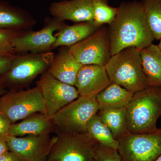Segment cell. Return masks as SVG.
Wrapping results in <instances>:
<instances>
[{
	"mask_svg": "<svg viewBox=\"0 0 161 161\" xmlns=\"http://www.w3.org/2000/svg\"><path fill=\"white\" fill-rule=\"evenodd\" d=\"M108 31L112 56L127 47L143 49L154 40L147 24L142 3L138 1L121 3Z\"/></svg>",
	"mask_w": 161,
	"mask_h": 161,
	"instance_id": "6da1fadb",
	"label": "cell"
},
{
	"mask_svg": "<svg viewBox=\"0 0 161 161\" xmlns=\"http://www.w3.org/2000/svg\"><path fill=\"white\" fill-rule=\"evenodd\" d=\"M161 116V87L149 86L136 92L126 107L128 129L132 133L155 132Z\"/></svg>",
	"mask_w": 161,
	"mask_h": 161,
	"instance_id": "7a4b0ae2",
	"label": "cell"
},
{
	"mask_svg": "<svg viewBox=\"0 0 161 161\" xmlns=\"http://www.w3.org/2000/svg\"><path fill=\"white\" fill-rule=\"evenodd\" d=\"M105 67L111 82L132 93L149 86L140 50L136 47H127L112 55Z\"/></svg>",
	"mask_w": 161,
	"mask_h": 161,
	"instance_id": "3957f363",
	"label": "cell"
},
{
	"mask_svg": "<svg viewBox=\"0 0 161 161\" xmlns=\"http://www.w3.org/2000/svg\"><path fill=\"white\" fill-rule=\"evenodd\" d=\"M99 111L96 97L79 96L52 118L56 131L87 133L89 122Z\"/></svg>",
	"mask_w": 161,
	"mask_h": 161,
	"instance_id": "277c9868",
	"label": "cell"
},
{
	"mask_svg": "<svg viewBox=\"0 0 161 161\" xmlns=\"http://www.w3.org/2000/svg\"><path fill=\"white\" fill-rule=\"evenodd\" d=\"M0 111L14 124L37 112L46 115L47 108L41 91L36 86L8 91L0 99Z\"/></svg>",
	"mask_w": 161,
	"mask_h": 161,
	"instance_id": "5b68a950",
	"label": "cell"
},
{
	"mask_svg": "<svg viewBox=\"0 0 161 161\" xmlns=\"http://www.w3.org/2000/svg\"><path fill=\"white\" fill-rule=\"evenodd\" d=\"M55 132L56 139L46 161H93L97 142L87 133Z\"/></svg>",
	"mask_w": 161,
	"mask_h": 161,
	"instance_id": "8992f818",
	"label": "cell"
},
{
	"mask_svg": "<svg viewBox=\"0 0 161 161\" xmlns=\"http://www.w3.org/2000/svg\"><path fill=\"white\" fill-rule=\"evenodd\" d=\"M118 142L123 161H155L161 154V129L147 133L128 131Z\"/></svg>",
	"mask_w": 161,
	"mask_h": 161,
	"instance_id": "52a82bcc",
	"label": "cell"
},
{
	"mask_svg": "<svg viewBox=\"0 0 161 161\" xmlns=\"http://www.w3.org/2000/svg\"><path fill=\"white\" fill-rule=\"evenodd\" d=\"M53 58L50 53L15 55L10 68L1 77L7 88L19 90L48 69Z\"/></svg>",
	"mask_w": 161,
	"mask_h": 161,
	"instance_id": "ba28073f",
	"label": "cell"
},
{
	"mask_svg": "<svg viewBox=\"0 0 161 161\" xmlns=\"http://www.w3.org/2000/svg\"><path fill=\"white\" fill-rule=\"evenodd\" d=\"M69 50L82 65L105 66L112 56L108 27L101 26L87 37L69 47Z\"/></svg>",
	"mask_w": 161,
	"mask_h": 161,
	"instance_id": "9c48e42d",
	"label": "cell"
},
{
	"mask_svg": "<svg viewBox=\"0 0 161 161\" xmlns=\"http://www.w3.org/2000/svg\"><path fill=\"white\" fill-rule=\"evenodd\" d=\"M37 86L43 95L46 106V115L50 119L79 96L75 86L58 80L48 71L43 73L40 77Z\"/></svg>",
	"mask_w": 161,
	"mask_h": 161,
	"instance_id": "30bf717a",
	"label": "cell"
},
{
	"mask_svg": "<svg viewBox=\"0 0 161 161\" xmlns=\"http://www.w3.org/2000/svg\"><path fill=\"white\" fill-rule=\"evenodd\" d=\"M56 136L49 135H28L21 137L8 135L9 151L24 161H46L54 143Z\"/></svg>",
	"mask_w": 161,
	"mask_h": 161,
	"instance_id": "8fae6325",
	"label": "cell"
},
{
	"mask_svg": "<svg viewBox=\"0 0 161 161\" xmlns=\"http://www.w3.org/2000/svg\"><path fill=\"white\" fill-rule=\"evenodd\" d=\"M63 22L55 19L40 31L25 34L19 33L14 40V53H40L53 47L57 39L54 32L61 29L64 25Z\"/></svg>",
	"mask_w": 161,
	"mask_h": 161,
	"instance_id": "7c38bea8",
	"label": "cell"
},
{
	"mask_svg": "<svg viewBox=\"0 0 161 161\" xmlns=\"http://www.w3.org/2000/svg\"><path fill=\"white\" fill-rule=\"evenodd\" d=\"M111 83L105 67L88 64L80 68L75 86L79 96L96 97Z\"/></svg>",
	"mask_w": 161,
	"mask_h": 161,
	"instance_id": "4fadbf2b",
	"label": "cell"
},
{
	"mask_svg": "<svg viewBox=\"0 0 161 161\" xmlns=\"http://www.w3.org/2000/svg\"><path fill=\"white\" fill-rule=\"evenodd\" d=\"M51 14L61 21L70 20L75 23L94 22V14L91 0H69L52 3Z\"/></svg>",
	"mask_w": 161,
	"mask_h": 161,
	"instance_id": "5bb4252c",
	"label": "cell"
},
{
	"mask_svg": "<svg viewBox=\"0 0 161 161\" xmlns=\"http://www.w3.org/2000/svg\"><path fill=\"white\" fill-rule=\"evenodd\" d=\"M82 65L68 48L62 50L53 58L47 71L58 80L75 86L77 75Z\"/></svg>",
	"mask_w": 161,
	"mask_h": 161,
	"instance_id": "9a60e30c",
	"label": "cell"
},
{
	"mask_svg": "<svg viewBox=\"0 0 161 161\" xmlns=\"http://www.w3.org/2000/svg\"><path fill=\"white\" fill-rule=\"evenodd\" d=\"M56 132L51 119L43 113L37 112L17 123L12 124L9 134L17 137L28 135H49Z\"/></svg>",
	"mask_w": 161,
	"mask_h": 161,
	"instance_id": "2e32d148",
	"label": "cell"
},
{
	"mask_svg": "<svg viewBox=\"0 0 161 161\" xmlns=\"http://www.w3.org/2000/svg\"><path fill=\"white\" fill-rule=\"evenodd\" d=\"M101 26L96 25L94 22L78 23L71 26L64 25L56 37L53 47H69L94 33Z\"/></svg>",
	"mask_w": 161,
	"mask_h": 161,
	"instance_id": "e0dca14e",
	"label": "cell"
},
{
	"mask_svg": "<svg viewBox=\"0 0 161 161\" xmlns=\"http://www.w3.org/2000/svg\"><path fill=\"white\" fill-rule=\"evenodd\" d=\"M140 52L149 86L161 87V50L158 45L152 43Z\"/></svg>",
	"mask_w": 161,
	"mask_h": 161,
	"instance_id": "ac0fdd59",
	"label": "cell"
},
{
	"mask_svg": "<svg viewBox=\"0 0 161 161\" xmlns=\"http://www.w3.org/2000/svg\"><path fill=\"white\" fill-rule=\"evenodd\" d=\"M134 93L112 82L96 96L99 111L125 108Z\"/></svg>",
	"mask_w": 161,
	"mask_h": 161,
	"instance_id": "d6986e66",
	"label": "cell"
},
{
	"mask_svg": "<svg viewBox=\"0 0 161 161\" xmlns=\"http://www.w3.org/2000/svg\"><path fill=\"white\" fill-rule=\"evenodd\" d=\"M24 12L5 2H0V28L18 31L31 24Z\"/></svg>",
	"mask_w": 161,
	"mask_h": 161,
	"instance_id": "ffe728a7",
	"label": "cell"
},
{
	"mask_svg": "<svg viewBox=\"0 0 161 161\" xmlns=\"http://www.w3.org/2000/svg\"><path fill=\"white\" fill-rule=\"evenodd\" d=\"M98 113L102 121L118 140L129 130L127 125L126 107L99 111Z\"/></svg>",
	"mask_w": 161,
	"mask_h": 161,
	"instance_id": "44dd1931",
	"label": "cell"
},
{
	"mask_svg": "<svg viewBox=\"0 0 161 161\" xmlns=\"http://www.w3.org/2000/svg\"><path fill=\"white\" fill-rule=\"evenodd\" d=\"M87 133L98 143L117 150L118 140H115L109 128L102 121L98 113L89 122Z\"/></svg>",
	"mask_w": 161,
	"mask_h": 161,
	"instance_id": "7402d4cb",
	"label": "cell"
},
{
	"mask_svg": "<svg viewBox=\"0 0 161 161\" xmlns=\"http://www.w3.org/2000/svg\"><path fill=\"white\" fill-rule=\"evenodd\" d=\"M148 27L154 40L161 39V0H142Z\"/></svg>",
	"mask_w": 161,
	"mask_h": 161,
	"instance_id": "603a6c76",
	"label": "cell"
},
{
	"mask_svg": "<svg viewBox=\"0 0 161 161\" xmlns=\"http://www.w3.org/2000/svg\"><path fill=\"white\" fill-rule=\"evenodd\" d=\"M94 14V22L99 26L111 24L115 19L117 8L108 5V0H91Z\"/></svg>",
	"mask_w": 161,
	"mask_h": 161,
	"instance_id": "cb8c5ba5",
	"label": "cell"
},
{
	"mask_svg": "<svg viewBox=\"0 0 161 161\" xmlns=\"http://www.w3.org/2000/svg\"><path fill=\"white\" fill-rule=\"evenodd\" d=\"M19 32L0 28V56L14 54L13 41Z\"/></svg>",
	"mask_w": 161,
	"mask_h": 161,
	"instance_id": "d4e9b609",
	"label": "cell"
},
{
	"mask_svg": "<svg viewBox=\"0 0 161 161\" xmlns=\"http://www.w3.org/2000/svg\"><path fill=\"white\" fill-rule=\"evenodd\" d=\"M93 161H123L117 150L97 142L95 145Z\"/></svg>",
	"mask_w": 161,
	"mask_h": 161,
	"instance_id": "484cf974",
	"label": "cell"
},
{
	"mask_svg": "<svg viewBox=\"0 0 161 161\" xmlns=\"http://www.w3.org/2000/svg\"><path fill=\"white\" fill-rule=\"evenodd\" d=\"M11 124L6 115L0 111V138L7 139Z\"/></svg>",
	"mask_w": 161,
	"mask_h": 161,
	"instance_id": "4316f807",
	"label": "cell"
},
{
	"mask_svg": "<svg viewBox=\"0 0 161 161\" xmlns=\"http://www.w3.org/2000/svg\"><path fill=\"white\" fill-rule=\"evenodd\" d=\"M15 55L0 56V77L8 71L11 66L12 61Z\"/></svg>",
	"mask_w": 161,
	"mask_h": 161,
	"instance_id": "83f0119b",
	"label": "cell"
},
{
	"mask_svg": "<svg viewBox=\"0 0 161 161\" xmlns=\"http://www.w3.org/2000/svg\"><path fill=\"white\" fill-rule=\"evenodd\" d=\"M0 161H24L19 156L10 151L4 153L0 157Z\"/></svg>",
	"mask_w": 161,
	"mask_h": 161,
	"instance_id": "f1b7e54d",
	"label": "cell"
},
{
	"mask_svg": "<svg viewBox=\"0 0 161 161\" xmlns=\"http://www.w3.org/2000/svg\"><path fill=\"white\" fill-rule=\"evenodd\" d=\"M6 139H7L0 138V157L9 151Z\"/></svg>",
	"mask_w": 161,
	"mask_h": 161,
	"instance_id": "f546056e",
	"label": "cell"
},
{
	"mask_svg": "<svg viewBox=\"0 0 161 161\" xmlns=\"http://www.w3.org/2000/svg\"><path fill=\"white\" fill-rule=\"evenodd\" d=\"M8 92L2 77H0V99L4 94Z\"/></svg>",
	"mask_w": 161,
	"mask_h": 161,
	"instance_id": "4dcf8cb0",
	"label": "cell"
},
{
	"mask_svg": "<svg viewBox=\"0 0 161 161\" xmlns=\"http://www.w3.org/2000/svg\"><path fill=\"white\" fill-rule=\"evenodd\" d=\"M155 161H161V154L156 159Z\"/></svg>",
	"mask_w": 161,
	"mask_h": 161,
	"instance_id": "1f68e13d",
	"label": "cell"
},
{
	"mask_svg": "<svg viewBox=\"0 0 161 161\" xmlns=\"http://www.w3.org/2000/svg\"><path fill=\"white\" fill-rule=\"evenodd\" d=\"M159 40V43L158 46V47H159L160 49L161 50V39Z\"/></svg>",
	"mask_w": 161,
	"mask_h": 161,
	"instance_id": "d6a6232c",
	"label": "cell"
}]
</instances>
